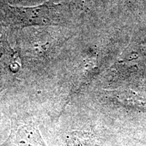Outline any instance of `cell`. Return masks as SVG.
Returning a JSON list of instances; mask_svg holds the SVG:
<instances>
[{
  "mask_svg": "<svg viewBox=\"0 0 146 146\" xmlns=\"http://www.w3.org/2000/svg\"><path fill=\"white\" fill-rule=\"evenodd\" d=\"M66 146H96L94 136L90 133L73 131L66 137Z\"/></svg>",
  "mask_w": 146,
  "mask_h": 146,
  "instance_id": "3",
  "label": "cell"
},
{
  "mask_svg": "<svg viewBox=\"0 0 146 146\" xmlns=\"http://www.w3.org/2000/svg\"><path fill=\"white\" fill-rule=\"evenodd\" d=\"M2 146H47L33 120L25 118H11V129Z\"/></svg>",
  "mask_w": 146,
  "mask_h": 146,
  "instance_id": "2",
  "label": "cell"
},
{
  "mask_svg": "<svg viewBox=\"0 0 146 146\" xmlns=\"http://www.w3.org/2000/svg\"><path fill=\"white\" fill-rule=\"evenodd\" d=\"M55 5L46 3L35 7L3 6L7 18L11 23L19 27L43 26L52 21Z\"/></svg>",
  "mask_w": 146,
  "mask_h": 146,
  "instance_id": "1",
  "label": "cell"
}]
</instances>
